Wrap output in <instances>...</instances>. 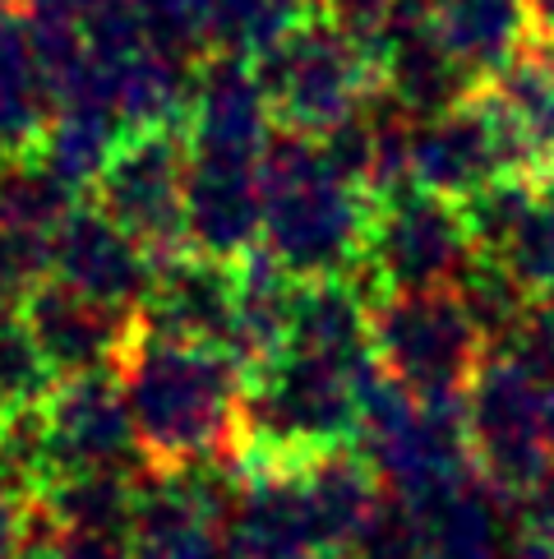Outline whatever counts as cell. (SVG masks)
I'll use <instances>...</instances> for the list:
<instances>
[{"label": "cell", "mask_w": 554, "mask_h": 559, "mask_svg": "<svg viewBox=\"0 0 554 559\" xmlns=\"http://www.w3.org/2000/svg\"><path fill=\"white\" fill-rule=\"evenodd\" d=\"M365 366H342L301 347H282L273 361L245 374V412L236 453L296 457L356 444Z\"/></svg>", "instance_id": "3"}, {"label": "cell", "mask_w": 554, "mask_h": 559, "mask_svg": "<svg viewBox=\"0 0 554 559\" xmlns=\"http://www.w3.org/2000/svg\"><path fill=\"white\" fill-rule=\"evenodd\" d=\"M236 324V264L200 250H176L157 259L153 287L138 306V329L148 337L190 347L231 352Z\"/></svg>", "instance_id": "12"}, {"label": "cell", "mask_w": 554, "mask_h": 559, "mask_svg": "<svg viewBox=\"0 0 554 559\" xmlns=\"http://www.w3.org/2000/svg\"><path fill=\"white\" fill-rule=\"evenodd\" d=\"M107 0H24V10L33 19H47V24H65V28H79L84 19H93L103 10Z\"/></svg>", "instance_id": "28"}, {"label": "cell", "mask_w": 554, "mask_h": 559, "mask_svg": "<svg viewBox=\"0 0 554 559\" xmlns=\"http://www.w3.org/2000/svg\"><path fill=\"white\" fill-rule=\"evenodd\" d=\"M264 250L296 283L356 277L365 254L374 194L328 163L320 139L273 130L260 157Z\"/></svg>", "instance_id": "2"}, {"label": "cell", "mask_w": 554, "mask_h": 559, "mask_svg": "<svg viewBox=\"0 0 554 559\" xmlns=\"http://www.w3.org/2000/svg\"><path fill=\"white\" fill-rule=\"evenodd\" d=\"M541 186L545 181H537V176H527V171H504V176H494L485 190L462 199L467 231L481 254L504 259L513 250V241H518L522 227L531 223V213H537Z\"/></svg>", "instance_id": "23"}, {"label": "cell", "mask_w": 554, "mask_h": 559, "mask_svg": "<svg viewBox=\"0 0 554 559\" xmlns=\"http://www.w3.org/2000/svg\"><path fill=\"white\" fill-rule=\"evenodd\" d=\"M370 347L416 397H462L485 361V337L453 287L388 292L370 306Z\"/></svg>", "instance_id": "5"}, {"label": "cell", "mask_w": 554, "mask_h": 559, "mask_svg": "<svg viewBox=\"0 0 554 559\" xmlns=\"http://www.w3.org/2000/svg\"><path fill=\"white\" fill-rule=\"evenodd\" d=\"M37 430H43L47 486L65 481V476H144L148 472L116 370L56 379L47 403L37 407Z\"/></svg>", "instance_id": "8"}, {"label": "cell", "mask_w": 554, "mask_h": 559, "mask_svg": "<svg viewBox=\"0 0 554 559\" xmlns=\"http://www.w3.org/2000/svg\"><path fill=\"white\" fill-rule=\"evenodd\" d=\"M467 444L477 476L504 499H518L554 463L545 449V379L494 347L467 384Z\"/></svg>", "instance_id": "7"}, {"label": "cell", "mask_w": 554, "mask_h": 559, "mask_svg": "<svg viewBox=\"0 0 554 559\" xmlns=\"http://www.w3.org/2000/svg\"><path fill=\"white\" fill-rule=\"evenodd\" d=\"M481 93L508 134L513 167L550 181L554 176V51L527 43L504 70H494Z\"/></svg>", "instance_id": "16"}, {"label": "cell", "mask_w": 554, "mask_h": 559, "mask_svg": "<svg viewBox=\"0 0 554 559\" xmlns=\"http://www.w3.org/2000/svg\"><path fill=\"white\" fill-rule=\"evenodd\" d=\"M471 254H477V241L467 231L462 204L421 186H398L374 194L356 287L370 301H380L388 292L453 287L471 264Z\"/></svg>", "instance_id": "6"}, {"label": "cell", "mask_w": 554, "mask_h": 559, "mask_svg": "<svg viewBox=\"0 0 554 559\" xmlns=\"http://www.w3.org/2000/svg\"><path fill=\"white\" fill-rule=\"evenodd\" d=\"M504 264L518 273V283L537 296V301H554V176L541 186L537 213H531V223L504 254Z\"/></svg>", "instance_id": "25"}, {"label": "cell", "mask_w": 554, "mask_h": 559, "mask_svg": "<svg viewBox=\"0 0 554 559\" xmlns=\"http://www.w3.org/2000/svg\"><path fill=\"white\" fill-rule=\"evenodd\" d=\"M370 296L356 287V277H314L296 287L291 333L287 347H301L342 366L374 361L370 347Z\"/></svg>", "instance_id": "19"}, {"label": "cell", "mask_w": 554, "mask_h": 559, "mask_svg": "<svg viewBox=\"0 0 554 559\" xmlns=\"http://www.w3.org/2000/svg\"><path fill=\"white\" fill-rule=\"evenodd\" d=\"M19 310H24L56 379L116 370V361H121L138 333V314L88 301V296L70 292L65 283H51V277L37 292H28Z\"/></svg>", "instance_id": "14"}, {"label": "cell", "mask_w": 554, "mask_h": 559, "mask_svg": "<svg viewBox=\"0 0 554 559\" xmlns=\"http://www.w3.org/2000/svg\"><path fill=\"white\" fill-rule=\"evenodd\" d=\"M157 259L148 246H138L134 236L111 223L97 204H74L61 223L51 227L47 241V277L65 283L70 292L103 301L111 310L138 314L144 296L153 287Z\"/></svg>", "instance_id": "10"}, {"label": "cell", "mask_w": 554, "mask_h": 559, "mask_svg": "<svg viewBox=\"0 0 554 559\" xmlns=\"http://www.w3.org/2000/svg\"><path fill=\"white\" fill-rule=\"evenodd\" d=\"M51 111L56 97L37 51L33 14L24 5H0V163L24 157L37 144Z\"/></svg>", "instance_id": "17"}, {"label": "cell", "mask_w": 554, "mask_h": 559, "mask_svg": "<svg viewBox=\"0 0 554 559\" xmlns=\"http://www.w3.org/2000/svg\"><path fill=\"white\" fill-rule=\"evenodd\" d=\"M185 171L190 144L185 130H134L116 144L93 204L111 223H121L153 254H176L185 246Z\"/></svg>", "instance_id": "9"}, {"label": "cell", "mask_w": 554, "mask_h": 559, "mask_svg": "<svg viewBox=\"0 0 554 559\" xmlns=\"http://www.w3.org/2000/svg\"><path fill=\"white\" fill-rule=\"evenodd\" d=\"M0 5H24V0H0Z\"/></svg>", "instance_id": "31"}, {"label": "cell", "mask_w": 554, "mask_h": 559, "mask_svg": "<svg viewBox=\"0 0 554 559\" xmlns=\"http://www.w3.org/2000/svg\"><path fill=\"white\" fill-rule=\"evenodd\" d=\"M56 389V370L37 347L28 319L19 306L0 310V421L47 403Z\"/></svg>", "instance_id": "24"}, {"label": "cell", "mask_w": 554, "mask_h": 559, "mask_svg": "<svg viewBox=\"0 0 554 559\" xmlns=\"http://www.w3.org/2000/svg\"><path fill=\"white\" fill-rule=\"evenodd\" d=\"M421 523V559H499V509L481 476L439 490L425 504H407Z\"/></svg>", "instance_id": "21"}, {"label": "cell", "mask_w": 554, "mask_h": 559, "mask_svg": "<svg viewBox=\"0 0 554 559\" xmlns=\"http://www.w3.org/2000/svg\"><path fill=\"white\" fill-rule=\"evenodd\" d=\"M296 277L277 259L254 246L236 259V324H231V356L250 370H260L287 347L291 310H296Z\"/></svg>", "instance_id": "18"}, {"label": "cell", "mask_w": 554, "mask_h": 559, "mask_svg": "<svg viewBox=\"0 0 554 559\" xmlns=\"http://www.w3.org/2000/svg\"><path fill=\"white\" fill-rule=\"evenodd\" d=\"M121 130L103 116H84V111H51V121L37 134V144L28 148V157L61 190H70L74 199H84L97 190L103 171L111 163L116 144H121Z\"/></svg>", "instance_id": "22"}, {"label": "cell", "mask_w": 554, "mask_h": 559, "mask_svg": "<svg viewBox=\"0 0 554 559\" xmlns=\"http://www.w3.org/2000/svg\"><path fill=\"white\" fill-rule=\"evenodd\" d=\"M518 518H522L527 536H537V542L554 546V463L518 495Z\"/></svg>", "instance_id": "27"}, {"label": "cell", "mask_w": 554, "mask_h": 559, "mask_svg": "<svg viewBox=\"0 0 554 559\" xmlns=\"http://www.w3.org/2000/svg\"><path fill=\"white\" fill-rule=\"evenodd\" d=\"M134 439L153 472L236 457L245 412V366L222 347H190L144 329L116 361Z\"/></svg>", "instance_id": "1"}, {"label": "cell", "mask_w": 554, "mask_h": 559, "mask_svg": "<svg viewBox=\"0 0 554 559\" xmlns=\"http://www.w3.org/2000/svg\"><path fill=\"white\" fill-rule=\"evenodd\" d=\"M250 66L264 84L277 130H296L310 139L347 126L380 88V70L320 10L282 28Z\"/></svg>", "instance_id": "4"}, {"label": "cell", "mask_w": 554, "mask_h": 559, "mask_svg": "<svg viewBox=\"0 0 554 559\" xmlns=\"http://www.w3.org/2000/svg\"><path fill=\"white\" fill-rule=\"evenodd\" d=\"M264 241L260 157L194 153L185 171V246L236 264Z\"/></svg>", "instance_id": "13"}, {"label": "cell", "mask_w": 554, "mask_h": 559, "mask_svg": "<svg viewBox=\"0 0 554 559\" xmlns=\"http://www.w3.org/2000/svg\"><path fill=\"white\" fill-rule=\"evenodd\" d=\"M527 24H531V43L554 51V0H527Z\"/></svg>", "instance_id": "29"}, {"label": "cell", "mask_w": 554, "mask_h": 559, "mask_svg": "<svg viewBox=\"0 0 554 559\" xmlns=\"http://www.w3.org/2000/svg\"><path fill=\"white\" fill-rule=\"evenodd\" d=\"M545 449L554 457V384H545Z\"/></svg>", "instance_id": "30"}, {"label": "cell", "mask_w": 554, "mask_h": 559, "mask_svg": "<svg viewBox=\"0 0 554 559\" xmlns=\"http://www.w3.org/2000/svg\"><path fill=\"white\" fill-rule=\"evenodd\" d=\"M277 121L264 97V84L245 56H208L194 74L185 144L194 153L264 157Z\"/></svg>", "instance_id": "15"}, {"label": "cell", "mask_w": 554, "mask_h": 559, "mask_svg": "<svg viewBox=\"0 0 554 559\" xmlns=\"http://www.w3.org/2000/svg\"><path fill=\"white\" fill-rule=\"evenodd\" d=\"M33 518H37L33 490H24L5 467H0V559H19V555H24Z\"/></svg>", "instance_id": "26"}, {"label": "cell", "mask_w": 554, "mask_h": 559, "mask_svg": "<svg viewBox=\"0 0 554 559\" xmlns=\"http://www.w3.org/2000/svg\"><path fill=\"white\" fill-rule=\"evenodd\" d=\"M444 47L471 70L477 84L504 70L531 43L527 0H430Z\"/></svg>", "instance_id": "20"}, {"label": "cell", "mask_w": 554, "mask_h": 559, "mask_svg": "<svg viewBox=\"0 0 554 559\" xmlns=\"http://www.w3.org/2000/svg\"><path fill=\"white\" fill-rule=\"evenodd\" d=\"M504 171H518V167H513V148L499 116H494L490 97L481 88L467 103L448 107L439 116H421L411 126V148H407L411 186L462 204V199L485 190Z\"/></svg>", "instance_id": "11"}]
</instances>
